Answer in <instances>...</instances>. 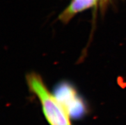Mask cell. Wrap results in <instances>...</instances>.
<instances>
[{"label":"cell","mask_w":126,"mask_h":125,"mask_svg":"<svg viewBox=\"0 0 126 125\" xmlns=\"http://www.w3.org/2000/svg\"><path fill=\"white\" fill-rule=\"evenodd\" d=\"M29 89L39 99L44 114L50 125H72L70 116L54 94L48 90L40 75H27Z\"/></svg>","instance_id":"obj_1"},{"label":"cell","mask_w":126,"mask_h":125,"mask_svg":"<svg viewBox=\"0 0 126 125\" xmlns=\"http://www.w3.org/2000/svg\"><path fill=\"white\" fill-rule=\"evenodd\" d=\"M70 117L79 118L86 111L85 102L73 85L67 82H62L54 87L53 93Z\"/></svg>","instance_id":"obj_2"},{"label":"cell","mask_w":126,"mask_h":125,"mask_svg":"<svg viewBox=\"0 0 126 125\" xmlns=\"http://www.w3.org/2000/svg\"><path fill=\"white\" fill-rule=\"evenodd\" d=\"M97 0H72L69 6L60 15V19L67 22L74 15L95 6Z\"/></svg>","instance_id":"obj_3"}]
</instances>
